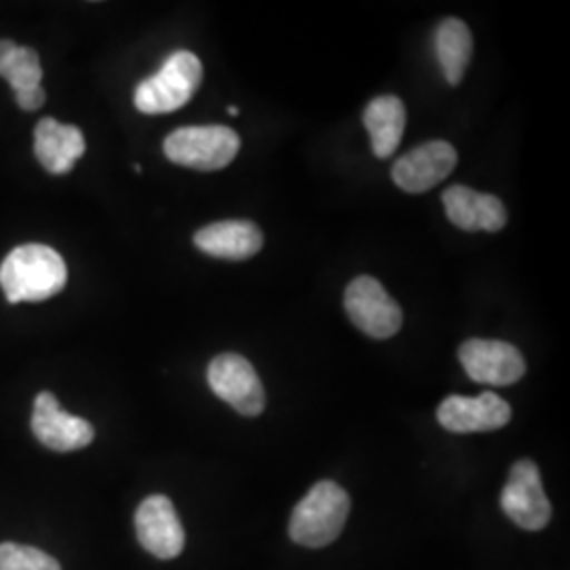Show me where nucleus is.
<instances>
[{
	"label": "nucleus",
	"mask_w": 570,
	"mask_h": 570,
	"mask_svg": "<svg viewBox=\"0 0 570 570\" xmlns=\"http://www.w3.org/2000/svg\"><path fill=\"white\" fill-rule=\"evenodd\" d=\"M501 508L520 529L541 530L550 524V499L534 461L522 459L511 468L510 480L501 494Z\"/></svg>",
	"instance_id": "obj_7"
},
{
	"label": "nucleus",
	"mask_w": 570,
	"mask_h": 570,
	"mask_svg": "<svg viewBox=\"0 0 570 570\" xmlns=\"http://www.w3.org/2000/svg\"><path fill=\"white\" fill-rule=\"evenodd\" d=\"M473 53V39L465 21L449 18L435 30V56L450 85H461Z\"/></svg>",
	"instance_id": "obj_17"
},
{
	"label": "nucleus",
	"mask_w": 570,
	"mask_h": 570,
	"mask_svg": "<svg viewBox=\"0 0 570 570\" xmlns=\"http://www.w3.org/2000/svg\"><path fill=\"white\" fill-rule=\"evenodd\" d=\"M351 511L345 489L332 480H322L306 492L289 518V537L294 543L320 550L338 539Z\"/></svg>",
	"instance_id": "obj_2"
},
{
	"label": "nucleus",
	"mask_w": 570,
	"mask_h": 570,
	"mask_svg": "<svg viewBox=\"0 0 570 570\" xmlns=\"http://www.w3.org/2000/svg\"><path fill=\"white\" fill-rule=\"evenodd\" d=\"M442 204L446 207L450 223L468 233H499L508 223V209L501 199L478 193L469 186H450L442 195Z\"/></svg>",
	"instance_id": "obj_13"
},
{
	"label": "nucleus",
	"mask_w": 570,
	"mask_h": 570,
	"mask_svg": "<svg viewBox=\"0 0 570 570\" xmlns=\"http://www.w3.org/2000/svg\"><path fill=\"white\" fill-rule=\"evenodd\" d=\"M66 279V263L49 245H20L0 265V287L9 305L47 301L63 289Z\"/></svg>",
	"instance_id": "obj_1"
},
{
	"label": "nucleus",
	"mask_w": 570,
	"mask_h": 570,
	"mask_svg": "<svg viewBox=\"0 0 570 570\" xmlns=\"http://www.w3.org/2000/svg\"><path fill=\"white\" fill-rule=\"evenodd\" d=\"M204 79V66L190 51H176L161 70L136 87L134 104L144 115H167L190 102Z\"/></svg>",
	"instance_id": "obj_3"
},
{
	"label": "nucleus",
	"mask_w": 570,
	"mask_h": 570,
	"mask_svg": "<svg viewBox=\"0 0 570 570\" xmlns=\"http://www.w3.org/2000/svg\"><path fill=\"white\" fill-rule=\"evenodd\" d=\"M136 532L144 550L161 560L178 558L186 543L183 522L164 494L144 499L136 511Z\"/></svg>",
	"instance_id": "obj_10"
},
{
	"label": "nucleus",
	"mask_w": 570,
	"mask_h": 570,
	"mask_svg": "<svg viewBox=\"0 0 570 570\" xmlns=\"http://www.w3.org/2000/svg\"><path fill=\"white\" fill-rule=\"evenodd\" d=\"M345 308L355 327L372 338H391L400 332L404 315L387 289L374 277H355L345 292Z\"/></svg>",
	"instance_id": "obj_5"
},
{
	"label": "nucleus",
	"mask_w": 570,
	"mask_h": 570,
	"mask_svg": "<svg viewBox=\"0 0 570 570\" xmlns=\"http://www.w3.org/2000/svg\"><path fill=\"white\" fill-rule=\"evenodd\" d=\"M85 136L75 125L45 117L35 129V153L49 174H68L85 155Z\"/></svg>",
	"instance_id": "obj_15"
},
{
	"label": "nucleus",
	"mask_w": 570,
	"mask_h": 570,
	"mask_svg": "<svg viewBox=\"0 0 570 570\" xmlns=\"http://www.w3.org/2000/svg\"><path fill=\"white\" fill-rule=\"evenodd\" d=\"M0 77L7 79V82L13 87V94L41 87L42 66L39 53L30 47L16 45L13 53L0 70Z\"/></svg>",
	"instance_id": "obj_18"
},
{
	"label": "nucleus",
	"mask_w": 570,
	"mask_h": 570,
	"mask_svg": "<svg viewBox=\"0 0 570 570\" xmlns=\"http://www.w3.org/2000/svg\"><path fill=\"white\" fill-rule=\"evenodd\" d=\"M372 153L379 159L391 157L402 142L406 129V106L395 96H381L367 104L364 112Z\"/></svg>",
	"instance_id": "obj_16"
},
{
	"label": "nucleus",
	"mask_w": 570,
	"mask_h": 570,
	"mask_svg": "<svg viewBox=\"0 0 570 570\" xmlns=\"http://www.w3.org/2000/svg\"><path fill=\"white\" fill-rule=\"evenodd\" d=\"M207 383L212 391L244 416L263 414L266 404L265 387L254 366L237 353H223L207 367Z\"/></svg>",
	"instance_id": "obj_6"
},
{
	"label": "nucleus",
	"mask_w": 570,
	"mask_h": 570,
	"mask_svg": "<svg viewBox=\"0 0 570 570\" xmlns=\"http://www.w3.org/2000/svg\"><path fill=\"white\" fill-rule=\"evenodd\" d=\"M47 100V94H45V89L41 87H35V89H26V91H18L16 94V102L20 104L21 110H28V112H32V110H39L42 104Z\"/></svg>",
	"instance_id": "obj_20"
},
{
	"label": "nucleus",
	"mask_w": 570,
	"mask_h": 570,
	"mask_svg": "<svg viewBox=\"0 0 570 570\" xmlns=\"http://www.w3.org/2000/svg\"><path fill=\"white\" fill-rule=\"evenodd\" d=\"M32 433L42 446L56 452H72L89 446L96 438L94 425L85 419L72 416L61 410L53 393L42 391L35 400Z\"/></svg>",
	"instance_id": "obj_9"
},
{
	"label": "nucleus",
	"mask_w": 570,
	"mask_h": 570,
	"mask_svg": "<svg viewBox=\"0 0 570 570\" xmlns=\"http://www.w3.org/2000/svg\"><path fill=\"white\" fill-rule=\"evenodd\" d=\"M456 150L444 140L421 144L393 165V183L402 190L419 195L444 183V178L456 167Z\"/></svg>",
	"instance_id": "obj_12"
},
{
	"label": "nucleus",
	"mask_w": 570,
	"mask_h": 570,
	"mask_svg": "<svg viewBox=\"0 0 570 570\" xmlns=\"http://www.w3.org/2000/svg\"><path fill=\"white\" fill-rule=\"evenodd\" d=\"M0 570H61V567L56 558L37 548L0 543Z\"/></svg>",
	"instance_id": "obj_19"
},
{
	"label": "nucleus",
	"mask_w": 570,
	"mask_h": 570,
	"mask_svg": "<svg viewBox=\"0 0 570 570\" xmlns=\"http://www.w3.org/2000/svg\"><path fill=\"white\" fill-rule=\"evenodd\" d=\"M242 148L239 136L225 125H197L180 127L165 138V157L171 164L216 171L237 157Z\"/></svg>",
	"instance_id": "obj_4"
},
{
	"label": "nucleus",
	"mask_w": 570,
	"mask_h": 570,
	"mask_svg": "<svg viewBox=\"0 0 570 570\" xmlns=\"http://www.w3.org/2000/svg\"><path fill=\"white\" fill-rule=\"evenodd\" d=\"M13 49H16V42L0 41V70H2V66L9 60V56L13 53Z\"/></svg>",
	"instance_id": "obj_21"
},
{
	"label": "nucleus",
	"mask_w": 570,
	"mask_h": 570,
	"mask_svg": "<svg viewBox=\"0 0 570 570\" xmlns=\"http://www.w3.org/2000/svg\"><path fill=\"white\" fill-rule=\"evenodd\" d=\"M438 421L450 433H484L505 428L511 421V407L490 391L478 397L450 395L438 407Z\"/></svg>",
	"instance_id": "obj_11"
},
{
	"label": "nucleus",
	"mask_w": 570,
	"mask_h": 570,
	"mask_svg": "<svg viewBox=\"0 0 570 570\" xmlns=\"http://www.w3.org/2000/svg\"><path fill=\"white\" fill-rule=\"evenodd\" d=\"M263 230L249 220H223L204 226L195 235V245L214 258L245 261L263 249Z\"/></svg>",
	"instance_id": "obj_14"
},
{
	"label": "nucleus",
	"mask_w": 570,
	"mask_h": 570,
	"mask_svg": "<svg viewBox=\"0 0 570 570\" xmlns=\"http://www.w3.org/2000/svg\"><path fill=\"white\" fill-rule=\"evenodd\" d=\"M459 360L471 381L494 387L513 385L527 372V362L522 353L503 341H465L459 346Z\"/></svg>",
	"instance_id": "obj_8"
},
{
	"label": "nucleus",
	"mask_w": 570,
	"mask_h": 570,
	"mask_svg": "<svg viewBox=\"0 0 570 570\" xmlns=\"http://www.w3.org/2000/svg\"><path fill=\"white\" fill-rule=\"evenodd\" d=\"M228 115H230V117H237V115H239L237 106H230V108H228Z\"/></svg>",
	"instance_id": "obj_22"
}]
</instances>
